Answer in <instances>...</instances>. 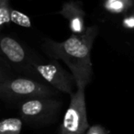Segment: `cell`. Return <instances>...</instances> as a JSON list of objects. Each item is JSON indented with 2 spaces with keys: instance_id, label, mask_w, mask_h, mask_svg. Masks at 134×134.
Returning a JSON list of instances; mask_svg holds the SVG:
<instances>
[{
  "instance_id": "obj_1",
  "label": "cell",
  "mask_w": 134,
  "mask_h": 134,
  "mask_svg": "<svg viewBox=\"0 0 134 134\" xmlns=\"http://www.w3.org/2000/svg\"><path fill=\"white\" fill-rule=\"evenodd\" d=\"M98 32V26L94 25L86 28L82 34H72L64 41L58 42L46 39L42 44L43 51L49 58L62 60L67 65L77 88L86 89L92 81L91 49Z\"/></svg>"
},
{
  "instance_id": "obj_2",
  "label": "cell",
  "mask_w": 134,
  "mask_h": 134,
  "mask_svg": "<svg viewBox=\"0 0 134 134\" xmlns=\"http://www.w3.org/2000/svg\"><path fill=\"white\" fill-rule=\"evenodd\" d=\"M30 67L35 80L49 85L59 92L71 96L77 88L73 75L68 73L58 60L53 58H49L47 61L42 60L41 56L31 51Z\"/></svg>"
},
{
  "instance_id": "obj_3",
  "label": "cell",
  "mask_w": 134,
  "mask_h": 134,
  "mask_svg": "<svg viewBox=\"0 0 134 134\" xmlns=\"http://www.w3.org/2000/svg\"><path fill=\"white\" fill-rule=\"evenodd\" d=\"M59 91L51 86L28 77H15L0 85V98L20 103L39 97H54Z\"/></svg>"
},
{
  "instance_id": "obj_4",
  "label": "cell",
  "mask_w": 134,
  "mask_h": 134,
  "mask_svg": "<svg viewBox=\"0 0 134 134\" xmlns=\"http://www.w3.org/2000/svg\"><path fill=\"white\" fill-rule=\"evenodd\" d=\"M62 102L54 97H39L19 103L21 119L32 126H46L57 120Z\"/></svg>"
},
{
  "instance_id": "obj_5",
  "label": "cell",
  "mask_w": 134,
  "mask_h": 134,
  "mask_svg": "<svg viewBox=\"0 0 134 134\" xmlns=\"http://www.w3.org/2000/svg\"><path fill=\"white\" fill-rule=\"evenodd\" d=\"M70 97L71 100L63 116L60 134H85L90 127L87 119L85 89L76 88Z\"/></svg>"
},
{
  "instance_id": "obj_6",
  "label": "cell",
  "mask_w": 134,
  "mask_h": 134,
  "mask_svg": "<svg viewBox=\"0 0 134 134\" xmlns=\"http://www.w3.org/2000/svg\"><path fill=\"white\" fill-rule=\"evenodd\" d=\"M30 52L13 38L0 35V57L8 63L16 74H22L35 80L30 67Z\"/></svg>"
},
{
  "instance_id": "obj_7",
  "label": "cell",
  "mask_w": 134,
  "mask_h": 134,
  "mask_svg": "<svg viewBox=\"0 0 134 134\" xmlns=\"http://www.w3.org/2000/svg\"><path fill=\"white\" fill-rule=\"evenodd\" d=\"M65 19L69 22V27L73 34H82L86 31V12L83 8L81 1H68L65 2L59 11Z\"/></svg>"
},
{
  "instance_id": "obj_8",
  "label": "cell",
  "mask_w": 134,
  "mask_h": 134,
  "mask_svg": "<svg viewBox=\"0 0 134 134\" xmlns=\"http://www.w3.org/2000/svg\"><path fill=\"white\" fill-rule=\"evenodd\" d=\"M23 120L19 118H8L0 120V134H20Z\"/></svg>"
},
{
  "instance_id": "obj_9",
  "label": "cell",
  "mask_w": 134,
  "mask_h": 134,
  "mask_svg": "<svg viewBox=\"0 0 134 134\" xmlns=\"http://www.w3.org/2000/svg\"><path fill=\"white\" fill-rule=\"evenodd\" d=\"M11 8L9 6V0H0V30L5 24L11 21Z\"/></svg>"
},
{
  "instance_id": "obj_10",
  "label": "cell",
  "mask_w": 134,
  "mask_h": 134,
  "mask_svg": "<svg viewBox=\"0 0 134 134\" xmlns=\"http://www.w3.org/2000/svg\"><path fill=\"white\" fill-rule=\"evenodd\" d=\"M17 74L4 59L0 57V85L8 80L15 78Z\"/></svg>"
},
{
  "instance_id": "obj_11",
  "label": "cell",
  "mask_w": 134,
  "mask_h": 134,
  "mask_svg": "<svg viewBox=\"0 0 134 134\" xmlns=\"http://www.w3.org/2000/svg\"><path fill=\"white\" fill-rule=\"evenodd\" d=\"M11 21L16 24L19 25V26L25 27V28H30L31 26L30 23V19L25 14L21 13V12L18 11V10L11 9V16H10Z\"/></svg>"
},
{
  "instance_id": "obj_12",
  "label": "cell",
  "mask_w": 134,
  "mask_h": 134,
  "mask_svg": "<svg viewBox=\"0 0 134 134\" xmlns=\"http://www.w3.org/2000/svg\"><path fill=\"white\" fill-rule=\"evenodd\" d=\"M85 134H108V131L101 125H93L89 127Z\"/></svg>"
},
{
  "instance_id": "obj_13",
  "label": "cell",
  "mask_w": 134,
  "mask_h": 134,
  "mask_svg": "<svg viewBox=\"0 0 134 134\" xmlns=\"http://www.w3.org/2000/svg\"><path fill=\"white\" fill-rule=\"evenodd\" d=\"M63 134H72V133H63Z\"/></svg>"
}]
</instances>
